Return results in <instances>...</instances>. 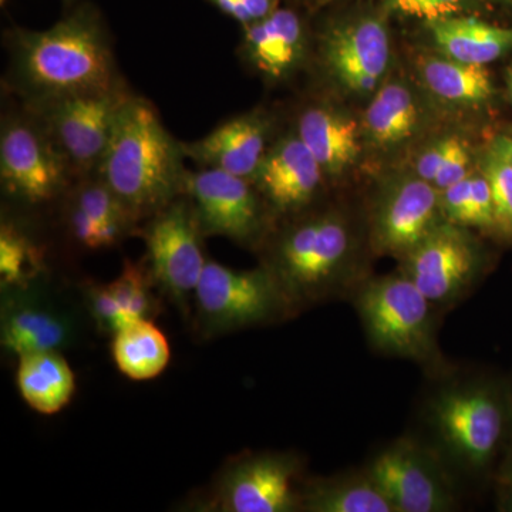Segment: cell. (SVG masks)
I'll return each instance as SVG.
<instances>
[{
    "mask_svg": "<svg viewBox=\"0 0 512 512\" xmlns=\"http://www.w3.org/2000/svg\"><path fill=\"white\" fill-rule=\"evenodd\" d=\"M10 79L30 109L67 97L120 89L109 32L89 3L46 30L9 35Z\"/></svg>",
    "mask_w": 512,
    "mask_h": 512,
    "instance_id": "1",
    "label": "cell"
},
{
    "mask_svg": "<svg viewBox=\"0 0 512 512\" xmlns=\"http://www.w3.org/2000/svg\"><path fill=\"white\" fill-rule=\"evenodd\" d=\"M183 157V144L171 137L153 104L130 96L97 171L137 221L184 195Z\"/></svg>",
    "mask_w": 512,
    "mask_h": 512,
    "instance_id": "2",
    "label": "cell"
},
{
    "mask_svg": "<svg viewBox=\"0 0 512 512\" xmlns=\"http://www.w3.org/2000/svg\"><path fill=\"white\" fill-rule=\"evenodd\" d=\"M194 296L198 320L207 335L264 322L288 299L274 272L237 271L214 261L205 265Z\"/></svg>",
    "mask_w": 512,
    "mask_h": 512,
    "instance_id": "3",
    "label": "cell"
},
{
    "mask_svg": "<svg viewBox=\"0 0 512 512\" xmlns=\"http://www.w3.org/2000/svg\"><path fill=\"white\" fill-rule=\"evenodd\" d=\"M73 168L36 119H13L2 126L0 180L10 197L29 205L46 204L62 194Z\"/></svg>",
    "mask_w": 512,
    "mask_h": 512,
    "instance_id": "4",
    "label": "cell"
},
{
    "mask_svg": "<svg viewBox=\"0 0 512 512\" xmlns=\"http://www.w3.org/2000/svg\"><path fill=\"white\" fill-rule=\"evenodd\" d=\"M430 301L409 276H387L363 288L357 308L370 342L383 352L423 357L431 348Z\"/></svg>",
    "mask_w": 512,
    "mask_h": 512,
    "instance_id": "5",
    "label": "cell"
},
{
    "mask_svg": "<svg viewBox=\"0 0 512 512\" xmlns=\"http://www.w3.org/2000/svg\"><path fill=\"white\" fill-rule=\"evenodd\" d=\"M128 97L120 87L113 92L67 97L32 111L70 167L89 173L99 170Z\"/></svg>",
    "mask_w": 512,
    "mask_h": 512,
    "instance_id": "6",
    "label": "cell"
},
{
    "mask_svg": "<svg viewBox=\"0 0 512 512\" xmlns=\"http://www.w3.org/2000/svg\"><path fill=\"white\" fill-rule=\"evenodd\" d=\"M349 232L332 215L296 225L279 242L274 275L286 298H308L325 291L349 252Z\"/></svg>",
    "mask_w": 512,
    "mask_h": 512,
    "instance_id": "7",
    "label": "cell"
},
{
    "mask_svg": "<svg viewBox=\"0 0 512 512\" xmlns=\"http://www.w3.org/2000/svg\"><path fill=\"white\" fill-rule=\"evenodd\" d=\"M202 229L187 197L174 200L154 214L144 237L150 276L174 301L185 303L195 293L207 259L202 252Z\"/></svg>",
    "mask_w": 512,
    "mask_h": 512,
    "instance_id": "8",
    "label": "cell"
},
{
    "mask_svg": "<svg viewBox=\"0 0 512 512\" xmlns=\"http://www.w3.org/2000/svg\"><path fill=\"white\" fill-rule=\"evenodd\" d=\"M184 195L194 205L202 234L239 244H249L261 234V201L251 180L217 168L187 171Z\"/></svg>",
    "mask_w": 512,
    "mask_h": 512,
    "instance_id": "9",
    "label": "cell"
},
{
    "mask_svg": "<svg viewBox=\"0 0 512 512\" xmlns=\"http://www.w3.org/2000/svg\"><path fill=\"white\" fill-rule=\"evenodd\" d=\"M389 59V32L380 16L366 15L336 23L322 37L326 69L352 92L375 90Z\"/></svg>",
    "mask_w": 512,
    "mask_h": 512,
    "instance_id": "10",
    "label": "cell"
},
{
    "mask_svg": "<svg viewBox=\"0 0 512 512\" xmlns=\"http://www.w3.org/2000/svg\"><path fill=\"white\" fill-rule=\"evenodd\" d=\"M296 464L282 454H256L235 461L222 474L217 505L225 512H289L301 507L293 480Z\"/></svg>",
    "mask_w": 512,
    "mask_h": 512,
    "instance_id": "11",
    "label": "cell"
},
{
    "mask_svg": "<svg viewBox=\"0 0 512 512\" xmlns=\"http://www.w3.org/2000/svg\"><path fill=\"white\" fill-rule=\"evenodd\" d=\"M434 420L444 441L467 463L483 466L503 434L504 414L484 389L451 390L436 400Z\"/></svg>",
    "mask_w": 512,
    "mask_h": 512,
    "instance_id": "12",
    "label": "cell"
},
{
    "mask_svg": "<svg viewBox=\"0 0 512 512\" xmlns=\"http://www.w3.org/2000/svg\"><path fill=\"white\" fill-rule=\"evenodd\" d=\"M366 474L396 512H441L453 505L439 471L412 444H394L382 451Z\"/></svg>",
    "mask_w": 512,
    "mask_h": 512,
    "instance_id": "13",
    "label": "cell"
},
{
    "mask_svg": "<svg viewBox=\"0 0 512 512\" xmlns=\"http://www.w3.org/2000/svg\"><path fill=\"white\" fill-rule=\"evenodd\" d=\"M409 278L430 302H447L466 289L476 271L477 258L460 227L440 224L407 255Z\"/></svg>",
    "mask_w": 512,
    "mask_h": 512,
    "instance_id": "14",
    "label": "cell"
},
{
    "mask_svg": "<svg viewBox=\"0 0 512 512\" xmlns=\"http://www.w3.org/2000/svg\"><path fill=\"white\" fill-rule=\"evenodd\" d=\"M437 191L421 178L403 181L390 191L375 221V245L382 254L407 256L439 227Z\"/></svg>",
    "mask_w": 512,
    "mask_h": 512,
    "instance_id": "15",
    "label": "cell"
},
{
    "mask_svg": "<svg viewBox=\"0 0 512 512\" xmlns=\"http://www.w3.org/2000/svg\"><path fill=\"white\" fill-rule=\"evenodd\" d=\"M268 131V120L254 111L225 121L194 143L181 144L184 156L201 168H217L252 181L268 151Z\"/></svg>",
    "mask_w": 512,
    "mask_h": 512,
    "instance_id": "16",
    "label": "cell"
},
{
    "mask_svg": "<svg viewBox=\"0 0 512 512\" xmlns=\"http://www.w3.org/2000/svg\"><path fill=\"white\" fill-rule=\"evenodd\" d=\"M323 170L298 134L266 151L252 183L279 212L301 210L315 197Z\"/></svg>",
    "mask_w": 512,
    "mask_h": 512,
    "instance_id": "17",
    "label": "cell"
},
{
    "mask_svg": "<svg viewBox=\"0 0 512 512\" xmlns=\"http://www.w3.org/2000/svg\"><path fill=\"white\" fill-rule=\"evenodd\" d=\"M73 338V319L52 302L33 296H16L3 312L2 343L18 357L60 352Z\"/></svg>",
    "mask_w": 512,
    "mask_h": 512,
    "instance_id": "18",
    "label": "cell"
},
{
    "mask_svg": "<svg viewBox=\"0 0 512 512\" xmlns=\"http://www.w3.org/2000/svg\"><path fill=\"white\" fill-rule=\"evenodd\" d=\"M305 28L293 9L276 8L266 18L244 26L242 52L258 72L279 80L302 59Z\"/></svg>",
    "mask_w": 512,
    "mask_h": 512,
    "instance_id": "19",
    "label": "cell"
},
{
    "mask_svg": "<svg viewBox=\"0 0 512 512\" xmlns=\"http://www.w3.org/2000/svg\"><path fill=\"white\" fill-rule=\"evenodd\" d=\"M296 134L316 158L323 174L330 177L345 173L360 153L356 121L329 107L303 111Z\"/></svg>",
    "mask_w": 512,
    "mask_h": 512,
    "instance_id": "20",
    "label": "cell"
},
{
    "mask_svg": "<svg viewBox=\"0 0 512 512\" xmlns=\"http://www.w3.org/2000/svg\"><path fill=\"white\" fill-rule=\"evenodd\" d=\"M90 313L101 329L117 330L140 319H150L154 299L143 266L127 261L119 278L87 289Z\"/></svg>",
    "mask_w": 512,
    "mask_h": 512,
    "instance_id": "21",
    "label": "cell"
},
{
    "mask_svg": "<svg viewBox=\"0 0 512 512\" xmlns=\"http://www.w3.org/2000/svg\"><path fill=\"white\" fill-rule=\"evenodd\" d=\"M429 26L440 52L457 62L485 66L512 50V29L471 16L434 20Z\"/></svg>",
    "mask_w": 512,
    "mask_h": 512,
    "instance_id": "22",
    "label": "cell"
},
{
    "mask_svg": "<svg viewBox=\"0 0 512 512\" xmlns=\"http://www.w3.org/2000/svg\"><path fill=\"white\" fill-rule=\"evenodd\" d=\"M16 382L20 396L35 412L52 416L72 400L76 377L60 352L20 356Z\"/></svg>",
    "mask_w": 512,
    "mask_h": 512,
    "instance_id": "23",
    "label": "cell"
},
{
    "mask_svg": "<svg viewBox=\"0 0 512 512\" xmlns=\"http://www.w3.org/2000/svg\"><path fill=\"white\" fill-rule=\"evenodd\" d=\"M113 357L124 376L146 382L160 376L170 363V345L150 319L128 323L114 333Z\"/></svg>",
    "mask_w": 512,
    "mask_h": 512,
    "instance_id": "24",
    "label": "cell"
},
{
    "mask_svg": "<svg viewBox=\"0 0 512 512\" xmlns=\"http://www.w3.org/2000/svg\"><path fill=\"white\" fill-rule=\"evenodd\" d=\"M421 76L431 92L453 103H484L494 94L493 80L487 67L467 64L448 57H426L421 62Z\"/></svg>",
    "mask_w": 512,
    "mask_h": 512,
    "instance_id": "25",
    "label": "cell"
},
{
    "mask_svg": "<svg viewBox=\"0 0 512 512\" xmlns=\"http://www.w3.org/2000/svg\"><path fill=\"white\" fill-rule=\"evenodd\" d=\"M419 111L410 90L399 83L387 84L377 92L365 113V127L373 143L396 146L412 137Z\"/></svg>",
    "mask_w": 512,
    "mask_h": 512,
    "instance_id": "26",
    "label": "cell"
},
{
    "mask_svg": "<svg viewBox=\"0 0 512 512\" xmlns=\"http://www.w3.org/2000/svg\"><path fill=\"white\" fill-rule=\"evenodd\" d=\"M301 507L312 512H396L367 474L315 485L303 495Z\"/></svg>",
    "mask_w": 512,
    "mask_h": 512,
    "instance_id": "27",
    "label": "cell"
},
{
    "mask_svg": "<svg viewBox=\"0 0 512 512\" xmlns=\"http://www.w3.org/2000/svg\"><path fill=\"white\" fill-rule=\"evenodd\" d=\"M42 254L35 242L9 222L0 229V279L3 289L23 291L40 274Z\"/></svg>",
    "mask_w": 512,
    "mask_h": 512,
    "instance_id": "28",
    "label": "cell"
},
{
    "mask_svg": "<svg viewBox=\"0 0 512 512\" xmlns=\"http://www.w3.org/2000/svg\"><path fill=\"white\" fill-rule=\"evenodd\" d=\"M73 205L99 225L109 245L116 244L133 224L134 218L101 178L80 185Z\"/></svg>",
    "mask_w": 512,
    "mask_h": 512,
    "instance_id": "29",
    "label": "cell"
},
{
    "mask_svg": "<svg viewBox=\"0 0 512 512\" xmlns=\"http://www.w3.org/2000/svg\"><path fill=\"white\" fill-rule=\"evenodd\" d=\"M483 174L493 194L495 228L512 238V164L493 144L485 154Z\"/></svg>",
    "mask_w": 512,
    "mask_h": 512,
    "instance_id": "30",
    "label": "cell"
},
{
    "mask_svg": "<svg viewBox=\"0 0 512 512\" xmlns=\"http://www.w3.org/2000/svg\"><path fill=\"white\" fill-rule=\"evenodd\" d=\"M397 12L427 22L461 16L476 5L477 0H390Z\"/></svg>",
    "mask_w": 512,
    "mask_h": 512,
    "instance_id": "31",
    "label": "cell"
},
{
    "mask_svg": "<svg viewBox=\"0 0 512 512\" xmlns=\"http://www.w3.org/2000/svg\"><path fill=\"white\" fill-rule=\"evenodd\" d=\"M467 227L495 228L493 194L484 174L471 175Z\"/></svg>",
    "mask_w": 512,
    "mask_h": 512,
    "instance_id": "32",
    "label": "cell"
},
{
    "mask_svg": "<svg viewBox=\"0 0 512 512\" xmlns=\"http://www.w3.org/2000/svg\"><path fill=\"white\" fill-rule=\"evenodd\" d=\"M471 198V175L443 190L440 197L441 215L448 224L467 227Z\"/></svg>",
    "mask_w": 512,
    "mask_h": 512,
    "instance_id": "33",
    "label": "cell"
},
{
    "mask_svg": "<svg viewBox=\"0 0 512 512\" xmlns=\"http://www.w3.org/2000/svg\"><path fill=\"white\" fill-rule=\"evenodd\" d=\"M211 5L242 26L266 18L278 8L279 0H207Z\"/></svg>",
    "mask_w": 512,
    "mask_h": 512,
    "instance_id": "34",
    "label": "cell"
},
{
    "mask_svg": "<svg viewBox=\"0 0 512 512\" xmlns=\"http://www.w3.org/2000/svg\"><path fill=\"white\" fill-rule=\"evenodd\" d=\"M468 164H470V153H468L466 144L457 138L450 156H448L446 163L441 167L436 180L433 181L434 187L437 190L443 191L451 187V185L458 183V181L464 180V178L468 177Z\"/></svg>",
    "mask_w": 512,
    "mask_h": 512,
    "instance_id": "35",
    "label": "cell"
},
{
    "mask_svg": "<svg viewBox=\"0 0 512 512\" xmlns=\"http://www.w3.org/2000/svg\"><path fill=\"white\" fill-rule=\"evenodd\" d=\"M457 138L450 137L446 140L440 141L436 146L427 150L417 161V174L421 180L427 181V183L433 184L439 175L441 167L446 163L448 156H450L451 150H453L454 144H456Z\"/></svg>",
    "mask_w": 512,
    "mask_h": 512,
    "instance_id": "36",
    "label": "cell"
},
{
    "mask_svg": "<svg viewBox=\"0 0 512 512\" xmlns=\"http://www.w3.org/2000/svg\"><path fill=\"white\" fill-rule=\"evenodd\" d=\"M493 146L497 147L498 150L503 153V156L512 164V133L507 134V136L495 138Z\"/></svg>",
    "mask_w": 512,
    "mask_h": 512,
    "instance_id": "37",
    "label": "cell"
},
{
    "mask_svg": "<svg viewBox=\"0 0 512 512\" xmlns=\"http://www.w3.org/2000/svg\"><path fill=\"white\" fill-rule=\"evenodd\" d=\"M303 2L311 8H320V6L328 5L332 0H303Z\"/></svg>",
    "mask_w": 512,
    "mask_h": 512,
    "instance_id": "38",
    "label": "cell"
},
{
    "mask_svg": "<svg viewBox=\"0 0 512 512\" xmlns=\"http://www.w3.org/2000/svg\"><path fill=\"white\" fill-rule=\"evenodd\" d=\"M503 507V510L512 512V491L507 495V497H505Z\"/></svg>",
    "mask_w": 512,
    "mask_h": 512,
    "instance_id": "39",
    "label": "cell"
},
{
    "mask_svg": "<svg viewBox=\"0 0 512 512\" xmlns=\"http://www.w3.org/2000/svg\"><path fill=\"white\" fill-rule=\"evenodd\" d=\"M505 477H507L508 483L512 485V456L510 463H508L507 471H505Z\"/></svg>",
    "mask_w": 512,
    "mask_h": 512,
    "instance_id": "40",
    "label": "cell"
},
{
    "mask_svg": "<svg viewBox=\"0 0 512 512\" xmlns=\"http://www.w3.org/2000/svg\"><path fill=\"white\" fill-rule=\"evenodd\" d=\"M8 3V0H0V5L5 6Z\"/></svg>",
    "mask_w": 512,
    "mask_h": 512,
    "instance_id": "41",
    "label": "cell"
},
{
    "mask_svg": "<svg viewBox=\"0 0 512 512\" xmlns=\"http://www.w3.org/2000/svg\"><path fill=\"white\" fill-rule=\"evenodd\" d=\"M510 80H512V66L510 67Z\"/></svg>",
    "mask_w": 512,
    "mask_h": 512,
    "instance_id": "42",
    "label": "cell"
},
{
    "mask_svg": "<svg viewBox=\"0 0 512 512\" xmlns=\"http://www.w3.org/2000/svg\"><path fill=\"white\" fill-rule=\"evenodd\" d=\"M64 2L70 3V2H73V0H64Z\"/></svg>",
    "mask_w": 512,
    "mask_h": 512,
    "instance_id": "43",
    "label": "cell"
},
{
    "mask_svg": "<svg viewBox=\"0 0 512 512\" xmlns=\"http://www.w3.org/2000/svg\"><path fill=\"white\" fill-rule=\"evenodd\" d=\"M511 94H512V80H510Z\"/></svg>",
    "mask_w": 512,
    "mask_h": 512,
    "instance_id": "44",
    "label": "cell"
},
{
    "mask_svg": "<svg viewBox=\"0 0 512 512\" xmlns=\"http://www.w3.org/2000/svg\"><path fill=\"white\" fill-rule=\"evenodd\" d=\"M504 2L512 3V0H504Z\"/></svg>",
    "mask_w": 512,
    "mask_h": 512,
    "instance_id": "45",
    "label": "cell"
}]
</instances>
